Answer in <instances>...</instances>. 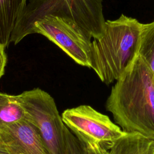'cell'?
<instances>
[{
	"label": "cell",
	"mask_w": 154,
	"mask_h": 154,
	"mask_svg": "<svg viewBox=\"0 0 154 154\" xmlns=\"http://www.w3.org/2000/svg\"><path fill=\"white\" fill-rule=\"evenodd\" d=\"M80 142L84 154H104L103 149L100 146L94 143Z\"/></svg>",
	"instance_id": "obj_13"
},
{
	"label": "cell",
	"mask_w": 154,
	"mask_h": 154,
	"mask_svg": "<svg viewBox=\"0 0 154 154\" xmlns=\"http://www.w3.org/2000/svg\"><path fill=\"white\" fill-rule=\"evenodd\" d=\"M0 154H7V153L0 147Z\"/></svg>",
	"instance_id": "obj_15"
},
{
	"label": "cell",
	"mask_w": 154,
	"mask_h": 154,
	"mask_svg": "<svg viewBox=\"0 0 154 154\" xmlns=\"http://www.w3.org/2000/svg\"><path fill=\"white\" fill-rule=\"evenodd\" d=\"M35 33L47 37L77 64L91 68V40L78 25L59 16L48 15L34 23Z\"/></svg>",
	"instance_id": "obj_6"
},
{
	"label": "cell",
	"mask_w": 154,
	"mask_h": 154,
	"mask_svg": "<svg viewBox=\"0 0 154 154\" xmlns=\"http://www.w3.org/2000/svg\"><path fill=\"white\" fill-rule=\"evenodd\" d=\"M65 140L66 154H84L80 141L66 126L65 127Z\"/></svg>",
	"instance_id": "obj_12"
},
{
	"label": "cell",
	"mask_w": 154,
	"mask_h": 154,
	"mask_svg": "<svg viewBox=\"0 0 154 154\" xmlns=\"http://www.w3.org/2000/svg\"><path fill=\"white\" fill-rule=\"evenodd\" d=\"M17 97L25 119L37 130L49 154H66V126L53 97L38 88L23 91Z\"/></svg>",
	"instance_id": "obj_4"
},
{
	"label": "cell",
	"mask_w": 154,
	"mask_h": 154,
	"mask_svg": "<svg viewBox=\"0 0 154 154\" xmlns=\"http://www.w3.org/2000/svg\"><path fill=\"white\" fill-rule=\"evenodd\" d=\"M23 120L25 112L17 95L0 92V128Z\"/></svg>",
	"instance_id": "obj_10"
},
{
	"label": "cell",
	"mask_w": 154,
	"mask_h": 154,
	"mask_svg": "<svg viewBox=\"0 0 154 154\" xmlns=\"http://www.w3.org/2000/svg\"><path fill=\"white\" fill-rule=\"evenodd\" d=\"M48 15L59 16L78 25L91 40L101 36L106 21L102 0H24L11 43L16 45L32 34L34 23Z\"/></svg>",
	"instance_id": "obj_3"
},
{
	"label": "cell",
	"mask_w": 154,
	"mask_h": 154,
	"mask_svg": "<svg viewBox=\"0 0 154 154\" xmlns=\"http://www.w3.org/2000/svg\"><path fill=\"white\" fill-rule=\"evenodd\" d=\"M102 147L104 154H154V139L138 133H126Z\"/></svg>",
	"instance_id": "obj_8"
},
{
	"label": "cell",
	"mask_w": 154,
	"mask_h": 154,
	"mask_svg": "<svg viewBox=\"0 0 154 154\" xmlns=\"http://www.w3.org/2000/svg\"><path fill=\"white\" fill-rule=\"evenodd\" d=\"M24 6V0H0V43L7 48Z\"/></svg>",
	"instance_id": "obj_9"
},
{
	"label": "cell",
	"mask_w": 154,
	"mask_h": 154,
	"mask_svg": "<svg viewBox=\"0 0 154 154\" xmlns=\"http://www.w3.org/2000/svg\"><path fill=\"white\" fill-rule=\"evenodd\" d=\"M141 23L122 14L105 21L100 37L91 44L92 69L106 85L116 81L138 55Z\"/></svg>",
	"instance_id": "obj_2"
},
{
	"label": "cell",
	"mask_w": 154,
	"mask_h": 154,
	"mask_svg": "<svg viewBox=\"0 0 154 154\" xmlns=\"http://www.w3.org/2000/svg\"><path fill=\"white\" fill-rule=\"evenodd\" d=\"M0 147L7 154H49L37 130L25 119L0 128Z\"/></svg>",
	"instance_id": "obj_7"
},
{
	"label": "cell",
	"mask_w": 154,
	"mask_h": 154,
	"mask_svg": "<svg viewBox=\"0 0 154 154\" xmlns=\"http://www.w3.org/2000/svg\"><path fill=\"white\" fill-rule=\"evenodd\" d=\"M106 109L124 132L154 139V74L138 54L112 87Z\"/></svg>",
	"instance_id": "obj_1"
},
{
	"label": "cell",
	"mask_w": 154,
	"mask_h": 154,
	"mask_svg": "<svg viewBox=\"0 0 154 154\" xmlns=\"http://www.w3.org/2000/svg\"><path fill=\"white\" fill-rule=\"evenodd\" d=\"M61 117L65 126L82 143L103 147L126 133L108 116L87 105L67 109Z\"/></svg>",
	"instance_id": "obj_5"
},
{
	"label": "cell",
	"mask_w": 154,
	"mask_h": 154,
	"mask_svg": "<svg viewBox=\"0 0 154 154\" xmlns=\"http://www.w3.org/2000/svg\"><path fill=\"white\" fill-rule=\"evenodd\" d=\"M138 54L154 74V21L141 23Z\"/></svg>",
	"instance_id": "obj_11"
},
{
	"label": "cell",
	"mask_w": 154,
	"mask_h": 154,
	"mask_svg": "<svg viewBox=\"0 0 154 154\" xmlns=\"http://www.w3.org/2000/svg\"><path fill=\"white\" fill-rule=\"evenodd\" d=\"M5 49V47L0 43V79L4 74L5 67L7 60Z\"/></svg>",
	"instance_id": "obj_14"
}]
</instances>
